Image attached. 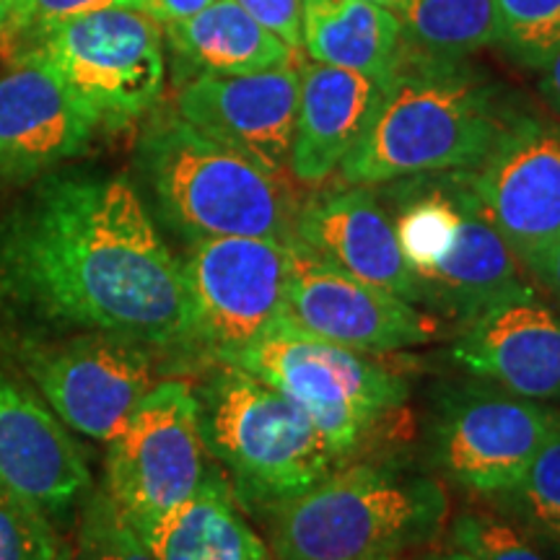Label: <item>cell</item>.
<instances>
[{"instance_id":"7","label":"cell","mask_w":560,"mask_h":560,"mask_svg":"<svg viewBox=\"0 0 560 560\" xmlns=\"http://www.w3.org/2000/svg\"><path fill=\"white\" fill-rule=\"evenodd\" d=\"M164 26L151 13L107 9L62 21L30 47L52 62L96 128L122 130L164 91Z\"/></svg>"},{"instance_id":"24","label":"cell","mask_w":560,"mask_h":560,"mask_svg":"<svg viewBox=\"0 0 560 560\" xmlns=\"http://www.w3.org/2000/svg\"><path fill=\"white\" fill-rule=\"evenodd\" d=\"M405 47L433 60H465L499 45L493 0H410L400 13Z\"/></svg>"},{"instance_id":"26","label":"cell","mask_w":560,"mask_h":560,"mask_svg":"<svg viewBox=\"0 0 560 560\" xmlns=\"http://www.w3.org/2000/svg\"><path fill=\"white\" fill-rule=\"evenodd\" d=\"M501 499L524 532L560 542V412L520 482Z\"/></svg>"},{"instance_id":"40","label":"cell","mask_w":560,"mask_h":560,"mask_svg":"<svg viewBox=\"0 0 560 560\" xmlns=\"http://www.w3.org/2000/svg\"><path fill=\"white\" fill-rule=\"evenodd\" d=\"M5 3H9V9H11V16H9V21H11L21 9H24L26 0H5ZM5 26H9V24H5ZM3 32H5V30H3Z\"/></svg>"},{"instance_id":"18","label":"cell","mask_w":560,"mask_h":560,"mask_svg":"<svg viewBox=\"0 0 560 560\" xmlns=\"http://www.w3.org/2000/svg\"><path fill=\"white\" fill-rule=\"evenodd\" d=\"M452 359L527 400H560V314L537 296L503 301L462 325Z\"/></svg>"},{"instance_id":"3","label":"cell","mask_w":560,"mask_h":560,"mask_svg":"<svg viewBox=\"0 0 560 560\" xmlns=\"http://www.w3.org/2000/svg\"><path fill=\"white\" fill-rule=\"evenodd\" d=\"M136 164L159 219L187 244L223 236L291 240L296 210L278 174L185 117L161 115L138 140Z\"/></svg>"},{"instance_id":"14","label":"cell","mask_w":560,"mask_h":560,"mask_svg":"<svg viewBox=\"0 0 560 560\" xmlns=\"http://www.w3.org/2000/svg\"><path fill=\"white\" fill-rule=\"evenodd\" d=\"M96 122L37 47L0 73V182H32L81 156Z\"/></svg>"},{"instance_id":"15","label":"cell","mask_w":560,"mask_h":560,"mask_svg":"<svg viewBox=\"0 0 560 560\" xmlns=\"http://www.w3.org/2000/svg\"><path fill=\"white\" fill-rule=\"evenodd\" d=\"M301 70L293 66L247 75H195L179 89L177 115L270 174L289 170Z\"/></svg>"},{"instance_id":"1","label":"cell","mask_w":560,"mask_h":560,"mask_svg":"<svg viewBox=\"0 0 560 560\" xmlns=\"http://www.w3.org/2000/svg\"><path fill=\"white\" fill-rule=\"evenodd\" d=\"M0 301L42 327L192 350L185 268L128 177L45 174L0 219Z\"/></svg>"},{"instance_id":"2","label":"cell","mask_w":560,"mask_h":560,"mask_svg":"<svg viewBox=\"0 0 560 560\" xmlns=\"http://www.w3.org/2000/svg\"><path fill=\"white\" fill-rule=\"evenodd\" d=\"M506 115L499 89L475 68L402 47L369 128L340 164L342 179L376 187L470 172L486 159Z\"/></svg>"},{"instance_id":"6","label":"cell","mask_w":560,"mask_h":560,"mask_svg":"<svg viewBox=\"0 0 560 560\" xmlns=\"http://www.w3.org/2000/svg\"><path fill=\"white\" fill-rule=\"evenodd\" d=\"M299 405L327 439L338 459H348L408 402V382L361 350L335 346L280 317L262 338L226 361Z\"/></svg>"},{"instance_id":"33","label":"cell","mask_w":560,"mask_h":560,"mask_svg":"<svg viewBox=\"0 0 560 560\" xmlns=\"http://www.w3.org/2000/svg\"><path fill=\"white\" fill-rule=\"evenodd\" d=\"M213 3L215 0H143V9L145 13H151L161 26H166L174 24V21L190 19Z\"/></svg>"},{"instance_id":"23","label":"cell","mask_w":560,"mask_h":560,"mask_svg":"<svg viewBox=\"0 0 560 560\" xmlns=\"http://www.w3.org/2000/svg\"><path fill=\"white\" fill-rule=\"evenodd\" d=\"M301 47L314 62L389 75L405 47L402 24L366 0H304Z\"/></svg>"},{"instance_id":"28","label":"cell","mask_w":560,"mask_h":560,"mask_svg":"<svg viewBox=\"0 0 560 560\" xmlns=\"http://www.w3.org/2000/svg\"><path fill=\"white\" fill-rule=\"evenodd\" d=\"M70 548L75 560H156L104 488L89 490L81 501L75 545Z\"/></svg>"},{"instance_id":"36","label":"cell","mask_w":560,"mask_h":560,"mask_svg":"<svg viewBox=\"0 0 560 560\" xmlns=\"http://www.w3.org/2000/svg\"><path fill=\"white\" fill-rule=\"evenodd\" d=\"M366 3L380 5V9L392 11V13H397V16H400V13L405 11V5H408L410 0H366Z\"/></svg>"},{"instance_id":"29","label":"cell","mask_w":560,"mask_h":560,"mask_svg":"<svg viewBox=\"0 0 560 560\" xmlns=\"http://www.w3.org/2000/svg\"><path fill=\"white\" fill-rule=\"evenodd\" d=\"M452 545L475 560H548L524 535L490 511H465L452 524Z\"/></svg>"},{"instance_id":"9","label":"cell","mask_w":560,"mask_h":560,"mask_svg":"<svg viewBox=\"0 0 560 560\" xmlns=\"http://www.w3.org/2000/svg\"><path fill=\"white\" fill-rule=\"evenodd\" d=\"M192 350L213 363L262 338L285 314L289 240L223 236L190 244L182 260Z\"/></svg>"},{"instance_id":"34","label":"cell","mask_w":560,"mask_h":560,"mask_svg":"<svg viewBox=\"0 0 560 560\" xmlns=\"http://www.w3.org/2000/svg\"><path fill=\"white\" fill-rule=\"evenodd\" d=\"M537 86H540V94L548 102V107L560 117V50L540 70V83Z\"/></svg>"},{"instance_id":"39","label":"cell","mask_w":560,"mask_h":560,"mask_svg":"<svg viewBox=\"0 0 560 560\" xmlns=\"http://www.w3.org/2000/svg\"><path fill=\"white\" fill-rule=\"evenodd\" d=\"M55 560H75L73 558V548H70L68 542H62L60 550H58V558H55Z\"/></svg>"},{"instance_id":"20","label":"cell","mask_w":560,"mask_h":560,"mask_svg":"<svg viewBox=\"0 0 560 560\" xmlns=\"http://www.w3.org/2000/svg\"><path fill=\"white\" fill-rule=\"evenodd\" d=\"M301 70L289 172L304 185H319L359 143L387 86V75L310 62Z\"/></svg>"},{"instance_id":"10","label":"cell","mask_w":560,"mask_h":560,"mask_svg":"<svg viewBox=\"0 0 560 560\" xmlns=\"http://www.w3.org/2000/svg\"><path fill=\"white\" fill-rule=\"evenodd\" d=\"M42 400L68 431L112 441L153 389V350L107 332L16 346Z\"/></svg>"},{"instance_id":"41","label":"cell","mask_w":560,"mask_h":560,"mask_svg":"<svg viewBox=\"0 0 560 560\" xmlns=\"http://www.w3.org/2000/svg\"><path fill=\"white\" fill-rule=\"evenodd\" d=\"M366 560H397V556H382V558H366Z\"/></svg>"},{"instance_id":"42","label":"cell","mask_w":560,"mask_h":560,"mask_svg":"<svg viewBox=\"0 0 560 560\" xmlns=\"http://www.w3.org/2000/svg\"><path fill=\"white\" fill-rule=\"evenodd\" d=\"M0 58H3V55H0Z\"/></svg>"},{"instance_id":"31","label":"cell","mask_w":560,"mask_h":560,"mask_svg":"<svg viewBox=\"0 0 560 560\" xmlns=\"http://www.w3.org/2000/svg\"><path fill=\"white\" fill-rule=\"evenodd\" d=\"M107 9H143V0H26L24 9L9 21L0 42L11 45V50H24L47 30L62 24V21L86 16V13ZM11 52V55H13Z\"/></svg>"},{"instance_id":"32","label":"cell","mask_w":560,"mask_h":560,"mask_svg":"<svg viewBox=\"0 0 560 560\" xmlns=\"http://www.w3.org/2000/svg\"><path fill=\"white\" fill-rule=\"evenodd\" d=\"M252 19L291 47H301V3L304 0H236Z\"/></svg>"},{"instance_id":"21","label":"cell","mask_w":560,"mask_h":560,"mask_svg":"<svg viewBox=\"0 0 560 560\" xmlns=\"http://www.w3.org/2000/svg\"><path fill=\"white\" fill-rule=\"evenodd\" d=\"M140 537L156 560H270L215 462L190 499L164 520L140 529Z\"/></svg>"},{"instance_id":"12","label":"cell","mask_w":560,"mask_h":560,"mask_svg":"<svg viewBox=\"0 0 560 560\" xmlns=\"http://www.w3.org/2000/svg\"><path fill=\"white\" fill-rule=\"evenodd\" d=\"M470 185L529 276L560 236V122L509 112Z\"/></svg>"},{"instance_id":"30","label":"cell","mask_w":560,"mask_h":560,"mask_svg":"<svg viewBox=\"0 0 560 560\" xmlns=\"http://www.w3.org/2000/svg\"><path fill=\"white\" fill-rule=\"evenodd\" d=\"M60 545L52 522L39 509L0 488V560H55Z\"/></svg>"},{"instance_id":"8","label":"cell","mask_w":560,"mask_h":560,"mask_svg":"<svg viewBox=\"0 0 560 560\" xmlns=\"http://www.w3.org/2000/svg\"><path fill=\"white\" fill-rule=\"evenodd\" d=\"M107 446L104 490L138 532L190 499L210 467L198 397L179 380L153 384Z\"/></svg>"},{"instance_id":"27","label":"cell","mask_w":560,"mask_h":560,"mask_svg":"<svg viewBox=\"0 0 560 560\" xmlns=\"http://www.w3.org/2000/svg\"><path fill=\"white\" fill-rule=\"evenodd\" d=\"M499 45L527 70H542L560 50V0H493Z\"/></svg>"},{"instance_id":"17","label":"cell","mask_w":560,"mask_h":560,"mask_svg":"<svg viewBox=\"0 0 560 560\" xmlns=\"http://www.w3.org/2000/svg\"><path fill=\"white\" fill-rule=\"evenodd\" d=\"M450 174L462 213L457 244L436 268L416 280V289L418 306L467 325L503 301L537 296V291L475 195L470 174Z\"/></svg>"},{"instance_id":"35","label":"cell","mask_w":560,"mask_h":560,"mask_svg":"<svg viewBox=\"0 0 560 560\" xmlns=\"http://www.w3.org/2000/svg\"><path fill=\"white\" fill-rule=\"evenodd\" d=\"M535 278L552 293V299H556L560 306V236L550 247L548 255H545V260L540 265V270L535 272Z\"/></svg>"},{"instance_id":"25","label":"cell","mask_w":560,"mask_h":560,"mask_svg":"<svg viewBox=\"0 0 560 560\" xmlns=\"http://www.w3.org/2000/svg\"><path fill=\"white\" fill-rule=\"evenodd\" d=\"M395 200L397 213L392 226L405 262L418 280L436 268L457 244L462 213L452 187V174H441L423 187H405L402 200L397 195Z\"/></svg>"},{"instance_id":"38","label":"cell","mask_w":560,"mask_h":560,"mask_svg":"<svg viewBox=\"0 0 560 560\" xmlns=\"http://www.w3.org/2000/svg\"><path fill=\"white\" fill-rule=\"evenodd\" d=\"M9 16H11L9 3H5V0H0V34H3L5 24H9Z\"/></svg>"},{"instance_id":"13","label":"cell","mask_w":560,"mask_h":560,"mask_svg":"<svg viewBox=\"0 0 560 560\" xmlns=\"http://www.w3.org/2000/svg\"><path fill=\"white\" fill-rule=\"evenodd\" d=\"M283 317L314 338L361 353L418 348L441 332L436 314H425L395 293L348 276L296 234L289 240Z\"/></svg>"},{"instance_id":"37","label":"cell","mask_w":560,"mask_h":560,"mask_svg":"<svg viewBox=\"0 0 560 560\" xmlns=\"http://www.w3.org/2000/svg\"><path fill=\"white\" fill-rule=\"evenodd\" d=\"M423 560H475V558L467 556V552L454 550V552H444V556H429V558H423Z\"/></svg>"},{"instance_id":"22","label":"cell","mask_w":560,"mask_h":560,"mask_svg":"<svg viewBox=\"0 0 560 560\" xmlns=\"http://www.w3.org/2000/svg\"><path fill=\"white\" fill-rule=\"evenodd\" d=\"M164 37L174 55L198 70V75L260 73L291 66L296 55L236 0H215L190 19L166 24Z\"/></svg>"},{"instance_id":"16","label":"cell","mask_w":560,"mask_h":560,"mask_svg":"<svg viewBox=\"0 0 560 560\" xmlns=\"http://www.w3.org/2000/svg\"><path fill=\"white\" fill-rule=\"evenodd\" d=\"M0 488L60 520L86 499L91 472L66 425L0 369Z\"/></svg>"},{"instance_id":"19","label":"cell","mask_w":560,"mask_h":560,"mask_svg":"<svg viewBox=\"0 0 560 560\" xmlns=\"http://www.w3.org/2000/svg\"><path fill=\"white\" fill-rule=\"evenodd\" d=\"M293 234L348 276L418 306L416 278L405 262L389 213L369 187L314 195L296 210Z\"/></svg>"},{"instance_id":"4","label":"cell","mask_w":560,"mask_h":560,"mask_svg":"<svg viewBox=\"0 0 560 560\" xmlns=\"http://www.w3.org/2000/svg\"><path fill=\"white\" fill-rule=\"evenodd\" d=\"M450 501L425 475L395 465H346L270 509L278 560H366L400 556L441 529Z\"/></svg>"},{"instance_id":"11","label":"cell","mask_w":560,"mask_h":560,"mask_svg":"<svg viewBox=\"0 0 560 560\" xmlns=\"http://www.w3.org/2000/svg\"><path fill=\"white\" fill-rule=\"evenodd\" d=\"M558 410L495 384H462L439 397L431 420L433 465L454 486L501 499L520 482Z\"/></svg>"},{"instance_id":"5","label":"cell","mask_w":560,"mask_h":560,"mask_svg":"<svg viewBox=\"0 0 560 560\" xmlns=\"http://www.w3.org/2000/svg\"><path fill=\"white\" fill-rule=\"evenodd\" d=\"M195 397L208 457L247 506L296 499L340 465L296 402L231 363H215Z\"/></svg>"}]
</instances>
